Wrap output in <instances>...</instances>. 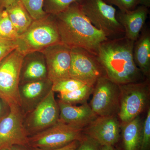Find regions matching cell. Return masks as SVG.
Masks as SVG:
<instances>
[{
    "label": "cell",
    "mask_w": 150,
    "mask_h": 150,
    "mask_svg": "<svg viewBox=\"0 0 150 150\" xmlns=\"http://www.w3.org/2000/svg\"><path fill=\"white\" fill-rule=\"evenodd\" d=\"M21 108L9 107L7 114L0 121V149L14 146H28V137L24 124Z\"/></svg>",
    "instance_id": "11"
},
{
    "label": "cell",
    "mask_w": 150,
    "mask_h": 150,
    "mask_svg": "<svg viewBox=\"0 0 150 150\" xmlns=\"http://www.w3.org/2000/svg\"><path fill=\"white\" fill-rule=\"evenodd\" d=\"M81 0H44L43 9L48 14L56 15L64 11L72 4Z\"/></svg>",
    "instance_id": "23"
},
{
    "label": "cell",
    "mask_w": 150,
    "mask_h": 150,
    "mask_svg": "<svg viewBox=\"0 0 150 150\" xmlns=\"http://www.w3.org/2000/svg\"><path fill=\"white\" fill-rule=\"evenodd\" d=\"M40 53L46 61L47 78L52 83L71 78V48L63 43H59L50 46Z\"/></svg>",
    "instance_id": "12"
},
{
    "label": "cell",
    "mask_w": 150,
    "mask_h": 150,
    "mask_svg": "<svg viewBox=\"0 0 150 150\" xmlns=\"http://www.w3.org/2000/svg\"><path fill=\"white\" fill-rule=\"evenodd\" d=\"M0 150H6V149H0Z\"/></svg>",
    "instance_id": "37"
},
{
    "label": "cell",
    "mask_w": 150,
    "mask_h": 150,
    "mask_svg": "<svg viewBox=\"0 0 150 150\" xmlns=\"http://www.w3.org/2000/svg\"><path fill=\"white\" fill-rule=\"evenodd\" d=\"M59 121L63 123L84 128L98 117L86 103L80 106L69 104L59 100Z\"/></svg>",
    "instance_id": "16"
},
{
    "label": "cell",
    "mask_w": 150,
    "mask_h": 150,
    "mask_svg": "<svg viewBox=\"0 0 150 150\" xmlns=\"http://www.w3.org/2000/svg\"><path fill=\"white\" fill-rule=\"evenodd\" d=\"M19 35L5 9L0 14V37L16 41Z\"/></svg>",
    "instance_id": "22"
},
{
    "label": "cell",
    "mask_w": 150,
    "mask_h": 150,
    "mask_svg": "<svg viewBox=\"0 0 150 150\" xmlns=\"http://www.w3.org/2000/svg\"><path fill=\"white\" fill-rule=\"evenodd\" d=\"M100 147L101 146L96 141L85 134L76 150H100Z\"/></svg>",
    "instance_id": "29"
},
{
    "label": "cell",
    "mask_w": 150,
    "mask_h": 150,
    "mask_svg": "<svg viewBox=\"0 0 150 150\" xmlns=\"http://www.w3.org/2000/svg\"><path fill=\"white\" fill-rule=\"evenodd\" d=\"M93 93L90 106L98 116L116 115L120 103L119 85L105 76L97 81Z\"/></svg>",
    "instance_id": "10"
},
{
    "label": "cell",
    "mask_w": 150,
    "mask_h": 150,
    "mask_svg": "<svg viewBox=\"0 0 150 150\" xmlns=\"http://www.w3.org/2000/svg\"><path fill=\"white\" fill-rule=\"evenodd\" d=\"M54 16L62 43L71 49L83 48L97 56L100 45L109 39L92 24L78 3Z\"/></svg>",
    "instance_id": "2"
},
{
    "label": "cell",
    "mask_w": 150,
    "mask_h": 150,
    "mask_svg": "<svg viewBox=\"0 0 150 150\" xmlns=\"http://www.w3.org/2000/svg\"><path fill=\"white\" fill-rule=\"evenodd\" d=\"M25 56L17 48L0 61V99L9 107L21 108L19 86Z\"/></svg>",
    "instance_id": "4"
},
{
    "label": "cell",
    "mask_w": 150,
    "mask_h": 150,
    "mask_svg": "<svg viewBox=\"0 0 150 150\" xmlns=\"http://www.w3.org/2000/svg\"><path fill=\"white\" fill-rule=\"evenodd\" d=\"M100 150H116L113 146H101Z\"/></svg>",
    "instance_id": "34"
},
{
    "label": "cell",
    "mask_w": 150,
    "mask_h": 150,
    "mask_svg": "<svg viewBox=\"0 0 150 150\" xmlns=\"http://www.w3.org/2000/svg\"><path fill=\"white\" fill-rule=\"evenodd\" d=\"M134 62L144 76H150V30L145 25L133 47Z\"/></svg>",
    "instance_id": "17"
},
{
    "label": "cell",
    "mask_w": 150,
    "mask_h": 150,
    "mask_svg": "<svg viewBox=\"0 0 150 150\" xmlns=\"http://www.w3.org/2000/svg\"><path fill=\"white\" fill-rule=\"evenodd\" d=\"M84 129L86 135L101 146H113L120 137V125L116 115L98 116Z\"/></svg>",
    "instance_id": "13"
},
{
    "label": "cell",
    "mask_w": 150,
    "mask_h": 150,
    "mask_svg": "<svg viewBox=\"0 0 150 150\" xmlns=\"http://www.w3.org/2000/svg\"><path fill=\"white\" fill-rule=\"evenodd\" d=\"M25 63L22 67L20 83L48 78L47 67L43 54L42 56L33 57Z\"/></svg>",
    "instance_id": "18"
},
{
    "label": "cell",
    "mask_w": 150,
    "mask_h": 150,
    "mask_svg": "<svg viewBox=\"0 0 150 150\" xmlns=\"http://www.w3.org/2000/svg\"><path fill=\"white\" fill-rule=\"evenodd\" d=\"M120 99L118 118L122 125L139 116L149 100L150 86L148 78L137 82L119 85Z\"/></svg>",
    "instance_id": "5"
},
{
    "label": "cell",
    "mask_w": 150,
    "mask_h": 150,
    "mask_svg": "<svg viewBox=\"0 0 150 150\" xmlns=\"http://www.w3.org/2000/svg\"><path fill=\"white\" fill-rule=\"evenodd\" d=\"M81 9L94 26L109 39L124 35L123 26L116 17L117 10L103 0H81Z\"/></svg>",
    "instance_id": "6"
},
{
    "label": "cell",
    "mask_w": 150,
    "mask_h": 150,
    "mask_svg": "<svg viewBox=\"0 0 150 150\" xmlns=\"http://www.w3.org/2000/svg\"><path fill=\"white\" fill-rule=\"evenodd\" d=\"M71 54L70 77L94 86L98 79L106 76L96 55L82 48H71Z\"/></svg>",
    "instance_id": "9"
},
{
    "label": "cell",
    "mask_w": 150,
    "mask_h": 150,
    "mask_svg": "<svg viewBox=\"0 0 150 150\" xmlns=\"http://www.w3.org/2000/svg\"><path fill=\"white\" fill-rule=\"evenodd\" d=\"M134 43L123 36L108 39L103 42L98 48L97 56L105 76L118 85L145 79L134 62Z\"/></svg>",
    "instance_id": "1"
},
{
    "label": "cell",
    "mask_w": 150,
    "mask_h": 150,
    "mask_svg": "<svg viewBox=\"0 0 150 150\" xmlns=\"http://www.w3.org/2000/svg\"><path fill=\"white\" fill-rule=\"evenodd\" d=\"M3 10L0 9V14H1V12Z\"/></svg>",
    "instance_id": "36"
},
{
    "label": "cell",
    "mask_w": 150,
    "mask_h": 150,
    "mask_svg": "<svg viewBox=\"0 0 150 150\" xmlns=\"http://www.w3.org/2000/svg\"><path fill=\"white\" fill-rule=\"evenodd\" d=\"M79 144V141H75L70 143L69 144L64 146L62 147L54 149H34V150H76Z\"/></svg>",
    "instance_id": "30"
},
{
    "label": "cell",
    "mask_w": 150,
    "mask_h": 150,
    "mask_svg": "<svg viewBox=\"0 0 150 150\" xmlns=\"http://www.w3.org/2000/svg\"><path fill=\"white\" fill-rule=\"evenodd\" d=\"M94 86L85 85L73 91L60 93V100L69 104L75 105L86 103L91 95L93 91Z\"/></svg>",
    "instance_id": "21"
},
{
    "label": "cell",
    "mask_w": 150,
    "mask_h": 150,
    "mask_svg": "<svg viewBox=\"0 0 150 150\" xmlns=\"http://www.w3.org/2000/svg\"><path fill=\"white\" fill-rule=\"evenodd\" d=\"M4 103H5L2 100L0 99V116L1 115L3 110H4Z\"/></svg>",
    "instance_id": "35"
},
{
    "label": "cell",
    "mask_w": 150,
    "mask_h": 150,
    "mask_svg": "<svg viewBox=\"0 0 150 150\" xmlns=\"http://www.w3.org/2000/svg\"><path fill=\"white\" fill-rule=\"evenodd\" d=\"M83 128L59 121L44 131L28 137V146L34 149H54L62 147L83 137Z\"/></svg>",
    "instance_id": "7"
},
{
    "label": "cell",
    "mask_w": 150,
    "mask_h": 150,
    "mask_svg": "<svg viewBox=\"0 0 150 150\" xmlns=\"http://www.w3.org/2000/svg\"><path fill=\"white\" fill-rule=\"evenodd\" d=\"M105 3L117 7L119 11L127 12L132 11L139 6V0H103Z\"/></svg>",
    "instance_id": "27"
},
{
    "label": "cell",
    "mask_w": 150,
    "mask_h": 150,
    "mask_svg": "<svg viewBox=\"0 0 150 150\" xmlns=\"http://www.w3.org/2000/svg\"><path fill=\"white\" fill-rule=\"evenodd\" d=\"M139 6H143L149 8L150 0H139Z\"/></svg>",
    "instance_id": "32"
},
{
    "label": "cell",
    "mask_w": 150,
    "mask_h": 150,
    "mask_svg": "<svg viewBox=\"0 0 150 150\" xmlns=\"http://www.w3.org/2000/svg\"><path fill=\"white\" fill-rule=\"evenodd\" d=\"M52 85L53 83L48 78L20 85L21 108L24 116L49 93L52 90Z\"/></svg>",
    "instance_id": "14"
},
{
    "label": "cell",
    "mask_w": 150,
    "mask_h": 150,
    "mask_svg": "<svg viewBox=\"0 0 150 150\" xmlns=\"http://www.w3.org/2000/svg\"><path fill=\"white\" fill-rule=\"evenodd\" d=\"M5 9L19 35L25 32L33 21L19 0H15Z\"/></svg>",
    "instance_id": "20"
},
{
    "label": "cell",
    "mask_w": 150,
    "mask_h": 150,
    "mask_svg": "<svg viewBox=\"0 0 150 150\" xmlns=\"http://www.w3.org/2000/svg\"><path fill=\"white\" fill-rule=\"evenodd\" d=\"M33 20L40 19L47 15L43 9L44 0H19Z\"/></svg>",
    "instance_id": "25"
},
{
    "label": "cell",
    "mask_w": 150,
    "mask_h": 150,
    "mask_svg": "<svg viewBox=\"0 0 150 150\" xmlns=\"http://www.w3.org/2000/svg\"><path fill=\"white\" fill-rule=\"evenodd\" d=\"M150 146V109L143 123L142 142L140 150H149Z\"/></svg>",
    "instance_id": "26"
},
{
    "label": "cell",
    "mask_w": 150,
    "mask_h": 150,
    "mask_svg": "<svg viewBox=\"0 0 150 150\" xmlns=\"http://www.w3.org/2000/svg\"><path fill=\"white\" fill-rule=\"evenodd\" d=\"M16 41L17 49L25 56L62 43L54 15L48 14L43 18L33 20Z\"/></svg>",
    "instance_id": "3"
},
{
    "label": "cell",
    "mask_w": 150,
    "mask_h": 150,
    "mask_svg": "<svg viewBox=\"0 0 150 150\" xmlns=\"http://www.w3.org/2000/svg\"><path fill=\"white\" fill-rule=\"evenodd\" d=\"M24 146H13L6 149V150H28L25 148Z\"/></svg>",
    "instance_id": "33"
},
{
    "label": "cell",
    "mask_w": 150,
    "mask_h": 150,
    "mask_svg": "<svg viewBox=\"0 0 150 150\" xmlns=\"http://www.w3.org/2000/svg\"><path fill=\"white\" fill-rule=\"evenodd\" d=\"M24 124L29 137L48 129L59 119V108L51 90L31 111L25 115Z\"/></svg>",
    "instance_id": "8"
},
{
    "label": "cell",
    "mask_w": 150,
    "mask_h": 150,
    "mask_svg": "<svg viewBox=\"0 0 150 150\" xmlns=\"http://www.w3.org/2000/svg\"><path fill=\"white\" fill-rule=\"evenodd\" d=\"M149 13V8L143 6L129 11H117L116 18L123 28L124 36L135 42L144 26Z\"/></svg>",
    "instance_id": "15"
},
{
    "label": "cell",
    "mask_w": 150,
    "mask_h": 150,
    "mask_svg": "<svg viewBox=\"0 0 150 150\" xmlns=\"http://www.w3.org/2000/svg\"><path fill=\"white\" fill-rule=\"evenodd\" d=\"M85 85V83L78 80L69 78L53 83L52 90L54 92L64 93L73 91Z\"/></svg>",
    "instance_id": "24"
},
{
    "label": "cell",
    "mask_w": 150,
    "mask_h": 150,
    "mask_svg": "<svg viewBox=\"0 0 150 150\" xmlns=\"http://www.w3.org/2000/svg\"><path fill=\"white\" fill-rule=\"evenodd\" d=\"M15 0H0V9L4 10L11 5Z\"/></svg>",
    "instance_id": "31"
},
{
    "label": "cell",
    "mask_w": 150,
    "mask_h": 150,
    "mask_svg": "<svg viewBox=\"0 0 150 150\" xmlns=\"http://www.w3.org/2000/svg\"><path fill=\"white\" fill-rule=\"evenodd\" d=\"M17 48L16 41L0 37V61Z\"/></svg>",
    "instance_id": "28"
},
{
    "label": "cell",
    "mask_w": 150,
    "mask_h": 150,
    "mask_svg": "<svg viewBox=\"0 0 150 150\" xmlns=\"http://www.w3.org/2000/svg\"><path fill=\"white\" fill-rule=\"evenodd\" d=\"M143 123L139 115L123 125L122 136L124 150H140Z\"/></svg>",
    "instance_id": "19"
}]
</instances>
